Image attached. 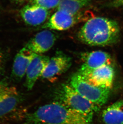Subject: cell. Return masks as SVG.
I'll return each mask as SVG.
<instances>
[{"label": "cell", "instance_id": "cell-3", "mask_svg": "<svg viewBox=\"0 0 123 124\" xmlns=\"http://www.w3.org/2000/svg\"><path fill=\"white\" fill-rule=\"evenodd\" d=\"M57 101L85 116L92 123L93 115L100 109L75 91L70 84H63L56 93Z\"/></svg>", "mask_w": 123, "mask_h": 124}, {"label": "cell", "instance_id": "cell-16", "mask_svg": "<svg viewBox=\"0 0 123 124\" xmlns=\"http://www.w3.org/2000/svg\"><path fill=\"white\" fill-rule=\"evenodd\" d=\"M30 4L49 10L57 8L59 3L60 0H30Z\"/></svg>", "mask_w": 123, "mask_h": 124}, {"label": "cell", "instance_id": "cell-8", "mask_svg": "<svg viewBox=\"0 0 123 124\" xmlns=\"http://www.w3.org/2000/svg\"><path fill=\"white\" fill-rule=\"evenodd\" d=\"M72 58L64 54H58L50 58L41 78L50 82L55 81L66 72L72 65Z\"/></svg>", "mask_w": 123, "mask_h": 124}, {"label": "cell", "instance_id": "cell-4", "mask_svg": "<svg viewBox=\"0 0 123 124\" xmlns=\"http://www.w3.org/2000/svg\"><path fill=\"white\" fill-rule=\"evenodd\" d=\"M69 84L80 95L100 108L109 98L111 89L92 84L78 72L71 77Z\"/></svg>", "mask_w": 123, "mask_h": 124}, {"label": "cell", "instance_id": "cell-6", "mask_svg": "<svg viewBox=\"0 0 123 124\" xmlns=\"http://www.w3.org/2000/svg\"><path fill=\"white\" fill-rule=\"evenodd\" d=\"M86 16L82 12L73 14L63 10H57L42 25V28L50 30H66L80 22Z\"/></svg>", "mask_w": 123, "mask_h": 124}, {"label": "cell", "instance_id": "cell-14", "mask_svg": "<svg viewBox=\"0 0 123 124\" xmlns=\"http://www.w3.org/2000/svg\"><path fill=\"white\" fill-rule=\"evenodd\" d=\"M104 124H123V100L117 101L103 111Z\"/></svg>", "mask_w": 123, "mask_h": 124}, {"label": "cell", "instance_id": "cell-7", "mask_svg": "<svg viewBox=\"0 0 123 124\" xmlns=\"http://www.w3.org/2000/svg\"><path fill=\"white\" fill-rule=\"evenodd\" d=\"M83 63L78 72L84 77L89 75L96 69L106 65H111V58L108 53L102 51L87 52L81 54Z\"/></svg>", "mask_w": 123, "mask_h": 124}, {"label": "cell", "instance_id": "cell-17", "mask_svg": "<svg viewBox=\"0 0 123 124\" xmlns=\"http://www.w3.org/2000/svg\"><path fill=\"white\" fill-rule=\"evenodd\" d=\"M110 6L113 7H122L123 8V0H114L111 3Z\"/></svg>", "mask_w": 123, "mask_h": 124}, {"label": "cell", "instance_id": "cell-2", "mask_svg": "<svg viewBox=\"0 0 123 124\" xmlns=\"http://www.w3.org/2000/svg\"><path fill=\"white\" fill-rule=\"evenodd\" d=\"M25 121L26 124H91L82 114L57 101L27 114Z\"/></svg>", "mask_w": 123, "mask_h": 124}, {"label": "cell", "instance_id": "cell-12", "mask_svg": "<svg viewBox=\"0 0 123 124\" xmlns=\"http://www.w3.org/2000/svg\"><path fill=\"white\" fill-rule=\"evenodd\" d=\"M114 75V70L111 65H106L96 69L88 76L84 77L94 85L111 89Z\"/></svg>", "mask_w": 123, "mask_h": 124}, {"label": "cell", "instance_id": "cell-9", "mask_svg": "<svg viewBox=\"0 0 123 124\" xmlns=\"http://www.w3.org/2000/svg\"><path fill=\"white\" fill-rule=\"evenodd\" d=\"M57 38L50 30L45 29L37 33L27 43L25 47L37 55H43L53 46Z\"/></svg>", "mask_w": 123, "mask_h": 124}, {"label": "cell", "instance_id": "cell-11", "mask_svg": "<svg viewBox=\"0 0 123 124\" xmlns=\"http://www.w3.org/2000/svg\"><path fill=\"white\" fill-rule=\"evenodd\" d=\"M20 14L24 21L30 26L44 24L49 18V10L32 4L22 7Z\"/></svg>", "mask_w": 123, "mask_h": 124}, {"label": "cell", "instance_id": "cell-1", "mask_svg": "<svg viewBox=\"0 0 123 124\" xmlns=\"http://www.w3.org/2000/svg\"><path fill=\"white\" fill-rule=\"evenodd\" d=\"M118 24L114 20L102 16L88 19L78 33L80 41L88 46L104 47L116 43L120 37Z\"/></svg>", "mask_w": 123, "mask_h": 124}, {"label": "cell", "instance_id": "cell-13", "mask_svg": "<svg viewBox=\"0 0 123 124\" xmlns=\"http://www.w3.org/2000/svg\"><path fill=\"white\" fill-rule=\"evenodd\" d=\"M36 55L25 47L19 51L13 63L12 75L14 78L20 80L25 76L29 65Z\"/></svg>", "mask_w": 123, "mask_h": 124}, {"label": "cell", "instance_id": "cell-19", "mask_svg": "<svg viewBox=\"0 0 123 124\" xmlns=\"http://www.w3.org/2000/svg\"><path fill=\"white\" fill-rule=\"evenodd\" d=\"M15 1L19 3H22L26 1L27 0H15Z\"/></svg>", "mask_w": 123, "mask_h": 124}, {"label": "cell", "instance_id": "cell-18", "mask_svg": "<svg viewBox=\"0 0 123 124\" xmlns=\"http://www.w3.org/2000/svg\"><path fill=\"white\" fill-rule=\"evenodd\" d=\"M4 55L2 52L0 50V75L1 74V70L2 68V65L3 63Z\"/></svg>", "mask_w": 123, "mask_h": 124}, {"label": "cell", "instance_id": "cell-15", "mask_svg": "<svg viewBox=\"0 0 123 124\" xmlns=\"http://www.w3.org/2000/svg\"><path fill=\"white\" fill-rule=\"evenodd\" d=\"M91 0H60L57 10L76 14L90 4Z\"/></svg>", "mask_w": 123, "mask_h": 124}, {"label": "cell", "instance_id": "cell-10", "mask_svg": "<svg viewBox=\"0 0 123 124\" xmlns=\"http://www.w3.org/2000/svg\"><path fill=\"white\" fill-rule=\"evenodd\" d=\"M44 55H36L30 63L26 74L25 86L28 90L32 89L37 80L41 77L50 60Z\"/></svg>", "mask_w": 123, "mask_h": 124}, {"label": "cell", "instance_id": "cell-5", "mask_svg": "<svg viewBox=\"0 0 123 124\" xmlns=\"http://www.w3.org/2000/svg\"><path fill=\"white\" fill-rule=\"evenodd\" d=\"M22 102V96L16 87L0 82V121L14 114Z\"/></svg>", "mask_w": 123, "mask_h": 124}]
</instances>
